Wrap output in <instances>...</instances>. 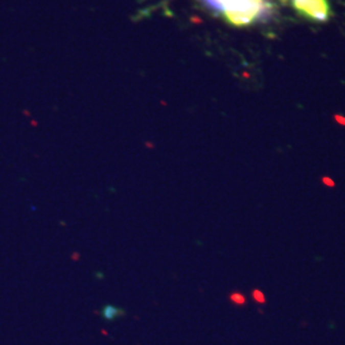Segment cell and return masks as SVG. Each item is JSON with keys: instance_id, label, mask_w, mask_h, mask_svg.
I'll list each match as a JSON object with an SVG mask.
<instances>
[{"instance_id": "obj_1", "label": "cell", "mask_w": 345, "mask_h": 345, "mask_svg": "<svg viewBox=\"0 0 345 345\" xmlns=\"http://www.w3.org/2000/svg\"><path fill=\"white\" fill-rule=\"evenodd\" d=\"M202 3L235 27H245L265 19L272 10L268 0H202Z\"/></svg>"}, {"instance_id": "obj_2", "label": "cell", "mask_w": 345, "mask_h": 345, "mask_svg": "<svg viewBox=\"0 0 345 345\" xmlns=\"http://www.w3.org/2000/svg\"><path fill=\"white\" fill-rule=\"evenodd\" d=\"M293 9L306 19L324 23L331 18L329 0H290Z\"/></svg>"}, {"instance_id": "obj_3", "label": "cell", "mask_w": 345, "mask_h": 345, "mask_svg": "<svg viewBox=\"0 0 345 345\" xmlns=\"http://www.w3.org/2000/svg\"><path fill=\"white\" fill-rule=\"evenodd\" d=\"M101 314L104 316L105 319H114V318H117L118 316H120V314H124V312H123L120 308H117V307L105 306L104 309H102Z\"/></svg>"}, {"instance_id": "obj_4", "label": "cell", "mask_w": 345, "mask_h": 345, "mask_svg": "<svg viewBox=\"0 0 345 345\" xmlns=\"http://www.w3.org/2000/svg\"><path fill=\"white\" fill-rule=\"evenodd\" d=\"M230 299H232V302H234V303L237 304H243L245 302L244 295H242V294L239 293H233L232 295H230Z\"/></svg>"}, {"instance_id": "obj_5", "label": "cell", "mask_w": 345, "mask_h": 345, "mask_svg": "<svg viewBox=\"0 0 345 345\" xmlns=\"http://www.w3.org/2000/svg\"><path fill=\"white\" fill-rule=\"evenodd\" d=\"M253 298H255L256 302H258V303H263L265 302V295H263V293L261 290H258V289H255L252 293Z\"/></svg>"}, {"instance_id": "obj_6", "label": "cell", "mask_w": 345, "mask_h": 345, "mask_svg": "<svg viewBox=\"0 0 345 345\" xmlns=\"http://www.w3.org/2000/svg\"><path fill=\"white\" fill-rule=\"evenodd\" d=\"M322 183H324L326 187H330V188L335 187V181L332 180L331 178H329V176H324V178H322Z\"/></svg>"}]
</instances>
